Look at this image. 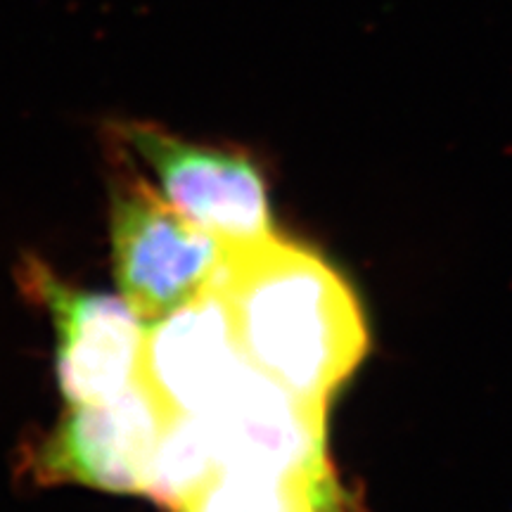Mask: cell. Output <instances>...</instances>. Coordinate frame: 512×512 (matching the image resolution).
<instances>
[{
  "label": "cell",
  "mask_w": 512,
  "mask_h": 512,
  "mask_svg": "<svg viewBox=\"0 0 512 512\" xmlns=\"http://www.w3.org/2000/svg\"><path fill=\"white\" fill-rule=\"evenodd\" d=\"M256 370L328 403L368 349L354 292L316 252L268 233L230 245L214 278Z\"/></svg>",
  "instance_id": "cell-1"
},
{
  "label": "cell",
  "mask_w": 512,
  "mask_h": 512,
  "mask_svg": "<svg viewBox=\"0 0 512 512\" xmlns=\"http://www.w3.org/2000/svg\"><path fill=\"white\" fill-rule=\"evenodd\" d=\"M226 245L197 228L138 174H124L112 195V254L119 290L140 318L152 320L202 292L219 273Z\"/></svg>",
  "instance_id": "cell-2"
},
{
  "label": "cell",
  "mask_w": 512,
  "mask_h": 512,
  "mask_svg": "<svg viewBox=\"0 0 512 512\" xmlns=\"http://www.w3.org/2000/svg\"><path fill=\"white\" fill-rule=\"evenodd\" d=\"M112 133L152 169L164 200L226 247L273 233L264 176L247 155L190 143L147 121H121Z\"/></svg>",
  "instance_id": "cell-3"
},
{
  "label": "cell",
  "mask_w": 512,
  "mask_h": 512,
  "mask_svg": "<svg viewBox=\"0 0 512 512\" xmlns=\"http://www.w3.org/2000/svg\"><path fill=\"white\" fill-rule=\"evenodd\" d=\"M166 420L169 413L140 380L112 399L72 403L31 453V475L43 484L143 494Z\"/></svg>",
  "instance_id": "cell-4"
},
{
  "label": "cell",
  "mask_w": 512,
  "mask_h": 512,
  "mask_svg": "<svg viewBox=\"0 0 512 512\" xmlns=\"http://www.w3.org/2000/svg\"><path fill=\"white\" fill-rule=\"evenodd\" d=\"M24 287L50 311L57 332V380L69 403L112 399L140 373L145 325L124 297L79 290L31 261Z\"/></svg>",
  "instance_id": "cell-5"
},
{
  "label": "cell",
  "mask_w": 512,
  "mask_h": 512,
  "mask_svg": "<svg viewBox=\"0 0 512 512\" xmlns=\"http://www.w3.org/2000/svg\"><path fill=\"white\" fill-rule=\"evenodd\" d=\"M247 363L226 299L211 280L145 325L138 380L169 415H207Z\"/></svg>",
  "instance_id": "cell-6"
},
{
  "label": "cell",
  "mask_w": 512,
  "mask_h": 512,
  "mask_svg": "<svg viewBox=\"0 0 512 512\" xmlns=\"http://www.w3.org/2000/svg\"><path fill=\"white\" fill-rule=\"evenodd\" d=\"M325 406L290 392L247 363L204 415L221 470L292 472L328 465Z\"/></svg>",
  "instance_id": "cell-7"
},
{
  "label": "cell",
  "mask_w": 512,
  "mask_h": 512,
  "mask_svg": "<svg viewBox=\"0 0 512 512\" xmlns=\"http://www.w3.org/2000/svg\"><path fill=\"white\" fill-rule=\"evenodd\" d=\"M176 512H344L330 463L292 472L221 470Z\"/></svg>",
  "instance_id": "cell-8"
},
{
  "label": "cell",
  "mask_w": 512,
  "mask_h": 512,
  "mask_svg": "<svg viewBox=\"0 0 512 512\" xmlns=\"http://www.w3.org/2000/svg\"><path fill=\"white\" fill-rule=\"evenodd\" d=\"M219 453L204 415H169L152 453L143 496L181 510L219 475Z\"/></svg>",
  "instance_id": "cell-9"
}]
</instances>
